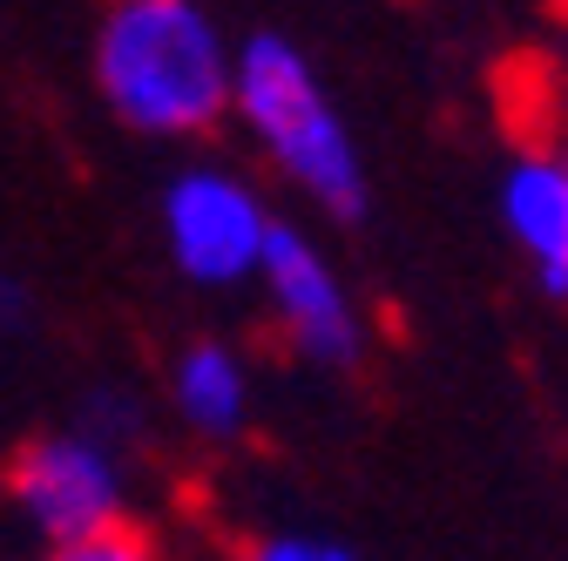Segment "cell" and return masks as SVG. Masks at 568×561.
I'll list each match as a JSON object with an SVG mask.
<instances>
[{
    "instance_id": "obj_6",
    "label": "cell",
    "mask_w": 568,
    "mask_h": 561,
    "mask_svg": "<svg viewBox=\"0 0 568 561\" xmlns=\"http://www.w3.org/2000/svg\"><path fill=\"white\" fill-rule=\"evenodd\" d=\"M501 231L535 271L541 298L568 305V135H521L501 163Z\"/></svg>"
},
{
    "instance_id": "obj_4",
    "label": "cell",
    "mask_w": 568,
    "mask_h": 561,
    "mask_svg": "<svg viewBox=\"0 0 568 561\" xmlns=\"http://www.w3.org/2000/svg\"><path fill=\"white\" fill-rule=\"evenodd\" d=\"M156 224H163V251H170L183 285L237 292V285H251L257 264H264V244L277 231V210L231 163H190V170H176L163 183Z\"/></svg>"
},
{
    "instance_id": "obj_7",
    "label": "cell",
    "mask_w": 568,
    "mask_h": 561,
    "mask_svg": "<svg viewBox=\"0 0 568 561\" xmlns=\"http://www.w3.org/2000/svg\"><path fill=\"white\" fill-rule=\"evenodd\" d=\"M170 412L196 440H237L257 412V379L251 359L224 338H190L170 359Z\"/></svg>"
},
{
    "instance_id": "obj_3",
    "label": "cell",
    "mask_w": 568,
    "mask_h": 561,
    "mask_svg": "<svg viewBox=\"0 0 568 561\" xmlns=\"http://www.w3.org/2000/svg\"><path fill=\"white\" fill-rule=\"evenodd\" d=\"M0 508L34 548L115 528L129 521V447L95 434L89 419L21 440L14 460L0 467Z\"/></svg>"
},
{
    "instance_id": "obj_8",
    "label": "cell",
    "mask_w": 568,
    "mask_h": 561,
    "mask_svg": "<svg viewBox=\"0 0 568 561\" xmlns=\"http://www.w3.org/2000/svg\"><path fill=\"white\" fill-rule=\"evenodd\" d=\"M34 561H163V548L115 521V528H95V534H75V541H54V548H34Z\"/></svg>"
},
{
    "instance_id": "obj_11",
    "label": "cell",
    "mask_w": 568,
    "mask_h": 561,
    "mask_svg": "<svg viewBox=\"0 0 568 561\" xmlns=\"http://www.w3.org/2000/svg\"><path fill=\"white\" fill-rule=\"evenodd\" d=\"M21 312H28V305H21L14 292H0V318H21Z\"/></svg>"
},
{
    "instance_id": "obj_5",
    "label": "cell",
    "mask_w": 568,
    "mask_h": 561,
    "mask_svg": "<svg viewBox=\"0 0 568 561\" xmlns=\"http://www.w3.org/2000/svg\"><path fill=\"white\" fill-rule=\"evenodd\" d=\"M251 285L264 292V312L284 338V353L318 366V373H352L366 353H373V325H366V305L352 298L345 285V271L332 264V251L298 231V224H284L271 231L264 244V264Z\"/></svg>"
},
{
    "instance_id": "obj_10",
    "label": "cell",
    "mask_w": 568,
    "mask_h": 561,
    "mask_svg": "<svg viewBox=\"0 0 568 561\" xmlns=\"http://www.w3.org/2000/svg\"><path fill=\"white\" fill-rule=\"evenodd\" d=\"M82 419L95 434H109V440H122V447H135L142 440V406L129 399V392H115V386H102L89 406H82Z\"/></svg>"
},
{
    "instance_id": "obj_9",
    "label": "cell",
    "mask_w": 568,
    "mask_h": 561,
    "mask_svg": "<svg viewBox=\"0 0 568 561\" xmlns=\"http://www.w3.org/2000/svg\"><path fill=\"white\" fill-rule=\"evenodd\" d=\"M237 561H359V548H345V541H332V534L284 528V534H257V541H244Z\"/></svg>"
},
{
    "instance_id": "obj_1",
    "label": "cell",
    "mask_w": 568,
    "mask_h": 561,
    "mask_svg": "<svg viewBox=\"0 0 568 561\" xmlns=\"http://www.w3.org/2000/svg\"><path fill=\"white\" fill-rule=\"evenodd\" d=\"M237 41L196 0H109L95 21V89L109 115L156 143L231 122Z\"/></svg>"
},
{
    "instance_id": "obj_2",
    "label": "cell",
    "mask_w": 568,
    "mask_h": 561,
    "mask_svg": "<svg viewBox=\"0 0 568 561\" xmlns=\"http://www.w3.org/2000/svg\"><path fill=\"white\" fill-rule=\"evenodd\" d=\"M231 122L257 143V156L305 190L325 217L359 224L366 217V163L359 143L345 129V109L332 102L325 75L312 68V54L284 34H251L237 41V75H231Z\"/></svg>"
}]
</instances>
